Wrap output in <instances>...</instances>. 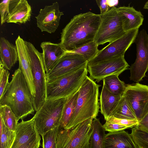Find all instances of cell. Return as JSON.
I'll return each mask as SVG.
<instances>
[{
	"label": "cell",
	"instance_id": "38",
	"mask_svg": "<svg viewBox=\"0 0 148 148\" xmlns=\"http://www.w3.org/2000/svg\"><path fill=\"white\" fill-rule=\"evenodd\" d=\"M108 5L111 8L117 4L118 1L107 0Z\"/></svg>",
	"mask_w": 148,
	"mask_h": 148
},
{
	"label": "cell",
	"instance_id": "9",
	"mask_svg": "<svg viewBox=\"0 0 148 148\" xmlns=\"http://www.w3.org/2000/svg\"><path fill=\"white\" fill-rule=\"evenodd\" d=\"M136 29L126 32L122 37L109 43L99 52L88 63L92 65L110 59L124 56L125 52L134 42L138 33Z\"/></svg>",
	"mask_w": 148,
	"mask_h": 148
},
{
	"label": "cell",
	"instance_id": "24",
	"mask_svg": "<svg viewBox=\"0 0 148 148\" xmlns=\"http://www.w3.org/2000/svg\"><path fill=\"white\" fill-rule=\"evenodd\" d=\"M92 132L91 134L89 148H103L105 130L99 119L96 118L92 122Z\"/></svg>",
	"mask_w": 148,
	"mask_h": 148
},
{
	"label": "cell",
	"instance_id": "28",
	"mask_svg": "<svg viewBox=\"0 0 148 148\" xmlns=\"http://www.w3.org/2000/svg\"><path fill=\"white\" fill-rule=\"evenodd\" d=\"M137 148H148V131L138 125L132 128L130 134Z\"/></svg>",
	"mask_w": 148,
	"mask_h": 148
},
{
	"label": "cell",
	"instance_id": "39",
	"mask_svg": "<svg viewBox=\"0 0 148 148\" xmlns=\"http://www.w3.org/2000/svg\"><path fill=\"white\" fill-rule=\"evenodd\" d=\"M143 8L145 9L148 10V1L145 3L143 7Z\"/></svg>",
	"mask_w": 148,
	"mask_h": 148
},
{
	"label": "cell",
	"instance_id": "17",
	"mask_svg": "<svg viewBox=\"0 0 148 148\" xmlns=\"http://www.w3.org/2000/svg\"><path fill=\"white\" fill-rule=\"evenodd\" d=\"M31 13V7L27 1L10 0L9 14L6 22L25 23L30 20Z\"/></svg>",
	"mask_w": 148,
	"mask_h": 148
},
{
	"label": "cell",
	"instance_id": "32",
	"mask_svg": "<svg viewBox=\"0 0 148 148\" xmlns=\"http://www.w3.org/2000/svg\"><path fill=\"white\" fill-rule=\"evenodd\" d=\"M0 98L3 95L9 82L10 73L0 61Z\"/></svg>",
	"mask_w": 148,
	"mask_h": 148
},
{
	"label": "cell",
	"instance_id": "8",
	"mask_svg": "<svg viewBox=\"0 0 148 148\" xmlns=\"http://www.w3.org/2000/svg\"><path fill=\"white\" fill-rule=\"evenodd\" d=\"M100 15L101 23L95 39L98 46L111 42L126 32L123 29L118 8L112 7L106 13Z\"/></svg>",
	"mask_w": 148,
	"mask_h": 148
},
{
	"label": "cell",
	"instance_id": "6",
	"mask_svg": "<svg viewBox=\"0 0 148 148\" xmlns=\"http://www.w3.org/2000/svg\"><path fill=\"white\" fill-rule=\"evenodd\" d=\"M66 98L46 100L32 117L42 136L54 127H60L63 109Z\"/></svg>",
	"mask_w": 148,
	"mask_h": 148
},
{
	"label": "cell",
	"instance_id": "10",
	"mask_svg": "<svg viewBox=\"0 0 148 148\" xmlns=\"http://www.w3.org/2000/svg\"><path fill=\"white\" fill-rule=\"evenodd\" d=\"M134 42L136 46V57L130 68V79L137 83L146 76L148 70V34L145 30L143 29L138 32Z\"/></svg>",
	"mask_w": 148,
	"mask_h": 148
},
{
	"label": "cell",
	"instance_id": "25",
	"mask_svg": "<svg viewBox=\"0 0 148 148\" xmlns=\"http://www.w3.org/2000/svg\"><path fill=\"white\" fill-rule=\"evenodd\" d=\"M119 75H112L104 78L103 80V84L112 94L122 96L125 90L127 84L119 78Z\"/></svg>",
	"mask_w": 148,
	"mask_h": 148
},
{
	"label": "cell",
	"instance_id": "37",
	"mask_svg": "<svg viewBox=\"0 0 148 148\" xmlns=\"http://www.w3.org/2000/svg\"><path fill=\"white\" fill-rule=\"evenodd\" d=\"M137 125L148 131V113L139 122Z\"/></svg>",
	"mask_w": 148,
	"mask_h": 148
},
{
	"label": "cell",
	"instance_id": "29",
	"mask_svg": "<svg viewBox=\"0 0 148 148\" xmlns=\"http://www.w3.org/2000/svg\"><path fill=\"white\" fill-rule=\"evenodd\" d=\"M98 46L95 41L71 51H66L72 53L82 55L88 62L97 54L99 50Z\"/></svg>",
	"mask_w": 148,
	"mask_h": 148
},
{
	"label": "cell",
	"instance_id": "30",
	"mask_svg": "<svg viewBox=\"0 0 148 148\" xmlns=\"http://www.w3.org/2000/svg\"><path fill=\"white\" fill-rule=\"evenodd\" d=\"M2 123V129L0 130V148H10L15 138L16 132L8 128L3 119Z\"/></svg>",
	"mask_w": 148,
	"mask_h": 148
},
{
	"label": "cell",
	"instance_id": "21",
	"mask_svg": "<svg viewBox=\"0 0 148 148\" xmlns=\"http://www.w3.org/2000/svg\"><path fill=\"white\" fill-rule=\"evenodd\" d=\"M122 96L110 92L103 84L100 96V108L105 120L112 116Z\"/></svg>",
	"mask_w": 148,
	"mask_h": 148
},
{
	"label": "cell",
	"instance_id": "4",
	"mask_svg": "<svg viewBox=\"0 0 148 148\" xmlns=\"http://www.w3.org/2000/svg\"><path fill=\"white\" fill-rule=\"evenodd\" d=\"M87 67L47 82L46 100L66 98L78 90L87 76Z\"/></svg>",
	"mask_w": 148,
	"mask_h": 148
},
{
	"label": "cell",
	"instance_id": "16",
	"mask_svg": "<svg viewBox=\"0 0 148 148\" xmlns=\"http://www.w3.org/2000/svg\"><path fill=\"white\" fill-rule=\"evenodd\" d=\"M18 56V69L24 75L34 99L36 95L30 60L24 40L18 36L15 41Z\"/></svg>",
	"mask_w": 148,
	"mask_h": 148
},
{
	"label": "cell",
	"instance_id": "20",
	"mask_svg": "<svg viewBox=\"0 0 148 148\" xmlns=\"http://www.w3.org/2000/svg\"><path fill=\"white\" fill-rule=\"evenodd\" d=\"M120 14L124 31L127 32L138 29L142 25L144 16L142 13L129 5L118 8Z\"/></svg>",
	"mask_w": 148,
	"mask_h": 148
},
{
	"label": "cell",
	"instance_id": "12",
	"mask_svg": "<svg viewBox=\"0 0 148 148\" xmlns=\"http://www.w3.org/2000/svg\"><path fill=\"white\" fill-rule=\"evenodd\" d=\"M129 66L124 56H122L88 65L87 69L90 77L99 82L107 76L112 75H119L125 71L129 69Z\"/></svg>",
	"mask_w": 148,
	"mask_h": 148
},
{
	"label": "cell",
	"instance_id": "23",
	"mask_svg": "<svg viewBox=\"0 0 148 148\" xmlns=\"http://www.w3.org/2000/svg\"><path fill=\"white\" fill-rule=\"evenodd\" d=\"M79 90V89L66 98L63 109L61 120L60 127L62 129L65 128L74 113Z\"/></svg>",
	"mask_w": 148,
	"mask_h": 148
},
{
	"label": "cell",
	"instance_id": "27",
	"mask_svg": "<svg viewBox=\"0 0 148 148\" xmlns=\"http://www.w3.org/2000/svg\"><path fill=\"white\" fill-rule=\"evenodd\" d=\"M0 116L6 126L16 132L19 120L10 108L6 105H0Z\"/></svg>",
	"mask_w": 148,
	"mask_h": 148
},
{
	"label": "cell",
	"instance_id": "35",
	"mask_svg": "<svg viewBox=\"0 0 148 148\" xmlns=\"http://www.w3.org/2000/svg\"><path fill=\"white\" fill-rule=\"evenodd\" d=\"M103 127L105 131L109 132H114L124 130L128 128L125 126L123 125L115 123L106 122L103 125Z\"/></svg>",
	"mask_w": 148,
	"mask_h": 148
},
{
	"label": "cell",
	"instance_id": "31",
	"mask_svg": "<svg viewBox=\"0 0 148 148\" xmlns=\"http://www.w3.org/2000/svg\"><path fill=\"white\" fill-rule=\"evenodd\" d=\"M60 127H55L42 136L43 148H58L57 136Z\"/></svg>",
	"mask_w": 148,
	"mask_h": 148
},
{
	"label": "cell",
	"instance_id": "3",
	"mask_svg": "<svg viewBox=\"0 0 148 148\" xmlns=\"http://www.w3.org/2000/svg\"><path fill=\"white\" fill-rule=\"evenodd\" d=\"M100 86L89 77H86L79 88L74 113L64 129H70L89 119L97 118L100 108Z\"/></svg>",
	"mask_w": 148,
	"mask_h": 148
},
{
	"label": "cell",
	"instance_id": "26",
	"mask_svg": "<svg viewBox=\"0 0 148 148\" xmlns=\"http://www.w3.org/2000/svg\"><path fill=\"white\" fill-rule=\"evenodd\" d=\"M112 116L119 119L137 120L134 114L123 96H122Z\"/></svg>",
	"mask_w": 148,
	"mask_h": 148
},
{
	"label": "cell",
	"instance_id": "36",
	"mask_svg": "<svg viewBox=\"0 0 148 148\" xmlns=\"http://www.w3.org/2000/svg\"><path fill=\"white\" fill-rule=\"evenodd\" d=\"M96 3L99 8L101 14H105L110 10L107 0H96Z\"/></svg>",
	"mask_w": 148,
	"mask_h": 148
},
{
	"label": "cell",
	"instance_id": "22",
	"mask_svg": "<svg viewBox=\"0 0 148 148\" xmlns=\"http://www.w3.org/2000/svg\"><path fill=\"white\" fill-rule=\"evenodd\" d=\"M0 61L5 68L9 70L18 60L16 46L3 37H1L0 40Z\"/></svg>",
	"mask_w": 148,
	"mask_h": 148
},
{
	"label": "cell",
	"instance_id": "18",
	"mask_svg": "<svg viewBox=\"0 0 148 148\" xmlns=\"http://www.w3.org/2000/svg\"><path fill=\"white\" fill-rule=\"evenodd\" d=\"M42 50L44 63L47 73L54 67L60 58L65 53V51L60 43L44 42L40 44Z\"/></svg>",
	"mask_w": 148,
	"mask_h": 148
},
{
	"label": "cell",
	"instance_id": "15",
	"mask_svg": "<svg viewBox=\"0 0 148 148\" xmlns=\"http://www.w3.org/2000/svg\"><path fill=\"white\" fill-rule=\"evenodd\" d=\"M63 15V12L59 9L58 2L46 5L40 9L39 14L35 17L37 26L42 32L53 33L58 28L61 16Z\"/></svg>",
	"mask_w": 148,
	"mask_h": 148
},
{
	"label": "cell",
	"instance_id": "2",
	"mask_svg": "<svg viewBox=\"0 0 148 148\" xmlns=\"http://www.w3.org/2000/svg\"><path fill=\"white\" fill-rule=\"evenodd\" d=\"M0 105L10 107L18 120H23L35 111L33 97L24 75L18 68L14 71L0 98Z\"/></svg>",
	"mask_w": 148,
	"mask_h": 148
},
{
	"label": "cell",
	"instance_id": "19",
	"mask_svg": "<svg viewBox=\"0 0 148 148\" xmlns=\"http://www.w3.org/2000/svg\"><path fill=\"white\" fill-rule=\"evenodd\" d=\"M103 148H137L132 137L124 130L109 132L106 134Z\"/></svg>",
	"mask_w": 148,
	"mask_h": 148
},
{
	"label": "cell",
	"instance_id": "7",
	"mask_svg": "<svg viewBox=\"0 0 148 148\" xmlns=\"http://www.w3.org/2000/svg\"><path fill=\"white\" fill-rule=\"evenodd\" d=\"M93 119H89L69 130L60 127L57 136L58 148H89Z\"/></svg>",
	"mask_w": 148,
	"mask_h": 148
},
{
	"label": "cell",
	"instance_id": "11",
	"mask_svg": "<svg viewBox=\"0 0 148 148\" xmlns=\"http://www.w3.org/2000/svg\"><path fill=\"white\" fill-rule=\"evenodd\" d=\"M138 122L148 113V86L139 83L127 84L123 95Z\"/></svg>",
	"mask_w": 148,
	"mask_h": 148
},
{
	"label": "cell",
	"instance_id": "1",
	"mask_svg": "<svg viewBox=\"0 0 148 148\" xmlns=\"http://www.w3.org/2000/svg\"><path fill=\"white\" fill-rule=\"evenodd\" d=\"M101 20L100 14L90 12L74 16L62 29L60 44L69 51L95 41Z\"/></svg>",
	"mask_w": 148,
	"mask_h": 148
},
{
	"label": "cell",
	"instance_id": "33",
	"mask_svg": "<svg viewBox=\"0 0 148 148\" xmlns=\"http://www.w3.org/2000/svg\"><path fill=\"white\" fill-rule=\"evenodd\" d=\"M106 121L118 124L125 126L128 128L133 127L137 125L139 123L137 120H128L119 119L113 116L107 119Z\"/></svg>",
	"mask_w": 148,
	"mask_h": 148
},
{
	"label": "cell",
	"instance_id": "13",
	"mask_svg": "<svg viewBox=\"0 0 148 148\" xmlns=\"http://www.w3.org/2000/svg\"><path fill=\"white\" fill-rule=\"evenodd\" d=\"M41 138L32 118L18 123L16 136L10 148H39Z\"/></svg>",
	"mask_w": 148,
	"mask_h": 148
},
{
	"label": "cell",
	"instance_id": "5",
	"mask_svg": "<svg viewBox=\"0 0 148 148\" xmlns=\"http://www.w3.org/2000/svg\"><path fill=\"white\" fill-rule=\"evenodd\" d=\"M25 42L31 62L35 86L36 95L34 102L35 111H37L46 100V70L42 53L40 52L31 42L25 41Z\"/></svg>",
	"mask_w": 148,
	"mask_h": 148
},
{
	"label": "cell",
	"instance_id": "34",
	"mask_svg": "<svg viewBox=\"0 0 148 148\" xmlns=\"http://www.w3.org/2000/svg\"><path fill=\"white\" fill-rule=\"evenodd\" d=\"M10 0H4L0 3V14L1 25L6 22L9 14V4Z\"/></svg>",
	"mask_w": 148,
	"mask_h": 148
},
{
	"label": "cell",
	"instance_id": "14",
	"mask_svg": "<svg viewBox=\"0 0 148 148\" xmlns=\"http://www.w3.org/2000/svg\"><path fill=\"white\" fill-rule=\"evenodd\" d=\"M88 61L80 54L66 51L57 63L46 74L47 82L54 80L81 68L87 66Z\"/></svg>",
	"mask_w": 148,
	"mask_h": 148
}]
</instances>
